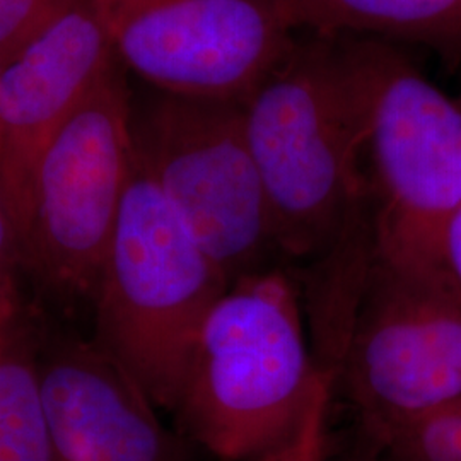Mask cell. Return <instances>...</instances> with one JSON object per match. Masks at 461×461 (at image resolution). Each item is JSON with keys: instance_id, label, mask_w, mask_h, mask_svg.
Returning a JSON list of instances; mask_svg holds the SVG:
<instances>
[{"instance_id": "1", "label": "cell", "mask_w": 461, "mask_h": 461, "mask_svg": "<svg viewBox=\"0 0 461 461\" xmlns=\"http://www.w3.org/2000/svg\"><path fill=\"white\" fill-rule=\"evenodd\" d=\"M331 388L296 284L279 265L234 280L217 299L171 412L178 432L219 461H314Z\"/></svg>"}, {"instance_id": "2", "label": "cell", "mask_w": 461, "mask_h": 461, "mask_svg": "<svg viewBox=\"0 0 461 461\" xmlns=\"http://www.w3.org/2000/svg\"><path fill=\"white\" fill-rule=\"evenodd\" d=\"M241 106L282 257L329 262L366 238L367 108L348 38L297 33Z\"/></svg>"}, {"instance_id": "3", "label": "cell", "mask_w": 461, "mask_h": 461, "mask_svg": "<svg viewBox=\"0 0 461 461\" xmlns=\"http://www.w3.org/2000/svg\"><path fill=\"white\" fill-rule=\"evenodd\" d=\"M321 366L367 446L461 396V296L441 265L400 264L369 247L330 314Z\"/></svg>"}, {"instance_id": "4", "label": "cell", "mask_w": 461, "mask_h": 461, "mask_svg": "<svg viewBox=\"0 0 461 461\" xmlns=\"http://www.w3.org/2000/svg\"><path fill=\"white\" fill-rule=\"evenodd\" d=\"M230 280L135 161L95 293L96 340L173 411L198 331Z\"/></svg>"}, {"instance_id": "5", "label": "cell", "mask_w": 461, "mask_h": 461, "mask_svg": "<svg viewBox=\"0 0 461 461\" xmlns=\"http://www.w3.org/2000/svg\"><path fill=\"white\" fill-rule=\"evenodd\" d=\"M347 38L367 108L373 249L400 264L443 267L446 222L461 205V103L400 47Z\"/></svg>"}, {"instance_id": "6", "label": "cell", "mask_w": 461, "mask_h": 461, "mask_svg": "<svg viewBox=\"0 0 461 461\" xmlns=\"http://www.w3.org/2000/svg\"><path fill=\"white\" fill-rule=\"evenodd\" d=\"M135 161L230 284L280 253L238 101L159 93L132 115Z\"/></svg>"}, {"instance_id": "7", "label": "cell", "mask_w": 461, "mask_h": 461, "mask_svg": "<svg viewBox=\"0 0 461 461\" xmlns=\"http://www.w3.org/2000/svg\"><path fill=\"white\" fill-rule=\"evenodd\" d=\"M133 169L132 110L113 67L38 163L23 272L55 296L93 299Z\"/></svg>"}, {"instance_id": "8", "label": "cell", "mask_w": 461, "mask_h": 461, "mask_svg": "<svg viewBox=\"0 0 461 461\" xmlns=\"http://www.w3.org/2000/svg\"><path fill=\"white\" fill-rule=\"evenodd\" d=\"M116 59L159 93L243 103L294 45L276 0H91Z\"/></svg>"}, {"instance_id": "9", "label": "cell", "mask_w": 461, "mask_h": 461, "mask_svg": "<svg viewBox=\"0 0 461 461\" xmlns=\"http://www.w3.org/2000/svg\"><path fill=\"white\" fill-rule=\"evenodd\" d=\"M115 59L91 0H84L0 68V188L19 248L45 149Z\"/></svg>"}, {"instance_id": "10", "label": "cell", "mask_w": 461, "mask_h": 461, "mask_svg": "<svg viewBox=\"0 0 461 461\" xmlns=\"http://www.w3.org/2000/svg\"><path fill=\"white\" fill-rule=\"evenodd\" d=\"M40 376L50 461H194V445L95 342L57 347Z\"/></svg>"}, {"instance_id": "11", "label": "cell", "mask_w": 461, "mask_h": 461, "mask_svg": "<svg viewBox=\"0 0 461 461\" xmlns=\"http://www.w3.org/2000/svg\"><path fill=\"white\" fill-rule=\"evenodd\" d=\"M297 33L369 38L432 50L461 66V0H276Z\"/></svg>"}, {"instance_id": "12", "label": "cell", "mask_w": 461, "mask_h": 461, "mask_svg": "<svg viewBox=\"0 0 461 461\" xmlns=\"http://www.w3.org/2000/svg\"><path fill=\"white\" fill-rule=\"evenodd\" d=\"M0 461H50L40 361L24 313L0 314Z\"/></svg>"}, {"instance_id": "13", "label": "cell", "mask_w": 461, "mask_h": 461, "mask_svg": "<svg viewBox=\"0 0 461 461\" xmlns=\"http://www.w3.org/2000/svg\"><path fill=\"white\" fill-rule=\"evenodd\" d=\"M369 449L375 461H461V396L393 429Z\"/></svg>"}, {"instance_id": "14", "label": "cell", "mask_w": 461, "mask_h": 461, "mask_svg": "<svg viewBox=\"0 0 461 461\" xmlns=\"http://www.w3.org/2000/svg\"><path fill=\"white\" fill-rule=\"evenodd\" d=\"M84 0H0V68Z\"/></svg>"}, {"instance_id": "15", "label": "cell", "mask_w": 461, "mask_h": 461, "mask_svg": "<svg viewBox=\"0 0 461 461\" xmlns=\"http://www.w3.org/2000/svg\"><path fill=\"white\" fill-rule=\"evenodd\" d=\"M21 272L19 240L0 188V314L24 313L19 291Z\"/></svg>"}, {"instance_id": "16", "label": "cell", "mask_w": 461, "mask_h": 461, "mask_svg": "<svg viewBox=\"0 0 461 461\" xmlns=\"http://www.w3.org/2000/svg\"><path fill=\"white\" fill-rule=\"evenodd\" d=\"M441 260L447 277L461 296V205L446 222L441 243Z\"/></svg>"}, {"instance_id": "17", "label": "cell", "mask_w": 461, "mask_h": 461, "mask_svg": "<svg viewBox=\"0 0 461 461\" xmlns=\"http://www.w3.org/2000/svg\"><path fill=\"white\" fill-rule=\"evenodd\" d=\"M314 461H321V458H320V460H314Z\"/></svg>"}]
</instances>
